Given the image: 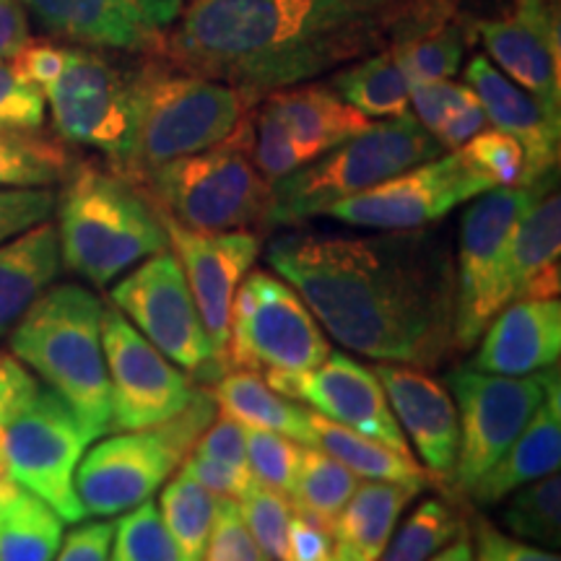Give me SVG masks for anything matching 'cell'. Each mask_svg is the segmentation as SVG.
Instances as JSON below:
<instances>
[{
	"instance_id": "obj_42",
	"label": "cell",
	"mask_w": 561,
	"mask_h": 561,
	"mask_svg": "<svg viewBox=\"0 0 561 561\" xmlns=\"http://www.w3.org/2000/svg\"><path fill=\"white\" fill-rule=\"evenodd\" d=\"M455 151H460L462 159L494 187L525 185V151L507 133L483 128Z\"/></svg>"
},
{
	"instance_id": "obj_12",
	"label": "cell",
	"mask_w": 561,
	"mask_h": 561,
	"mask_svg": "<svg viewBox=\"0 0 561 561\" xmlns=\"http://www.w3.org/2000/svg\"><path fill=\"white\" fill-rule=\"evenodd\" d=\"M553 377H559L557 364L553 369L523 377L489 375L473 367H458L447 375L460 424L458 460L447 481L458 494L466 496L468 489L520 437L543 403Z\"/></svg>"
},
{
	"instance_id": "obj_24",
	"label": "cell",
	"mask_w": 561,
	"mask_h": 561,
	"mask_svg": "<svg viewBox=\"0 0 561 561\" xmlns=\"http://www.w3.org/2000/svg\"><path fill=\"white\" fill-rule=\"evenodd\" d=\"M390 50L405 79L430 83L453 79L460 70L468 30L453 0H409L390 30Z\"/></svg>"
},
{
	"instance_id": "obj_54",
	"label": "cell",
	"mask_w": 561,
	"mask_h": 561,
	"mask_svg": "<svg viewBox=\"0 0 561 561\" xmlns=\"http://www.w3.org/2000/svg\"><path fill=\"white\" fill-rule=\"evenodd\" d=\"M66 62V47L50 45V42H26L21 53L13 58V66L24 79H30L39 91L55 81Z\"/></svg>"
},
{
	"instance_id": "obj_38",
	"label": "cell",
	"mask_w": 561,
	"mask_h": 561,
	"mask_svg": "<svg viewBox=\"0 0 561 561\" xmlns=\"http://www.w3.org/2000/svg\"><path fill=\"white\" fill-rule=\"evenodd\" d=\"M462 528H466V520L460 512L450 502L432 496L416 504L405 523H398L377 561H430Z\"/></svg>"
},
{
	"instance_id": "obj_49",
	"label": "cell",
	"mask_w": 561,
	"mask_h": 561,
	"mask_svg": "<svg viewBox=\"0 0 561 561\" xmlns=\"http://www.w3.org/2000/svg\"><path fill=\"white\" fill-rule=\"evenodd\" d=\"M473 561H561L557 551L538 549L520 538L507 536L486 520L476 523Z\"/></svg>"
},
{
	"instance_id": "obj_27",
	"label": "cell",
	"mask_w": 561,
	"mask_h": 561,
	"mask_svg": "<svg viewBox=\"0 0 561 561\" xmlns=\"http://www.w3.org/2000/svg\"><path fill=\"white\" fill-rule=\"evenodd\" d=\"M561 289V198L546 191L517 221L510 244V301L553 299Z\"/></svg>"
},
{
	"instance_id": "obj_55",
	"label": "cell",
	"mask_w": 561,
	"mask_h": 561,
	"mask_svg": "<svg viewBox=\"0 0 561 561\" xmlns=\"http://www.w3.org/2000/svg\"><path fill=\"white\" fill-rule=\"evenodd\" d=\"M26 42H30V21L21 0H0V60L16 58Z\"/></svg>"
},
{
	"instance_id": "obj_31",
	"label": "cell",
	"mask_w": 561,
	"mask_h": 561,
	"mask_svg": "<svg viewBox=\"0 0 561 561\" xmlns=\"http://www.w3.org/2000/svg\"><path fill=\"white\" fill-rule=\"evenodd\" d=\"M310 421L320 450L333 455L335 460H341L359 479L392 481L416 489H426L432 483L430 471H424L409 455L392 450V447L371 437H364V434L348 430V426L335 424V421L320 416L312 409Z\"/></svg>"
},
{
	"instance_id": "obj_20",
	"label": "cell",
	"mask_w": 561,
	"mask_h": 561,
	"mask_svg": "<svg viewBox=\"0 0 561 561\" xmlns=\"http://www.w3.org/2000/svg\"><path fill=\"white\" fill-rule=\"evenodd\" d=\"M486 58L553 115H561L559 16L549 0H512L500 19L479 21Z\"/></svg>"
},
{
	"instance_id": "obj_45",
	"label": "cell",
	"mask_w": 561,
	"mask_h": 561,
	"mask_svg": "<svg viewBox=\"0 0 561 561\" xmlns=\"http://www.w3.org/2000/svg\"><path fill=\"white\" fill-rule=\"evenodd\" d=\"M203 561H268L255 538L250 536L237 500L219 496Z\"/></svg>"
},
{
	"instance_id": "obj_34",
	"label": "cell",
	"mask_w": 561,
	"mask_h": 561,
	"mask_svg": "<svg viewBox=\"0 0 561 561\" xmlns=\"http://www.w3.org/2000/svg\"><path fill=\"white\" fill-rule=\"evenodd\" d=\"M359 483V476L351 473L333 455L322 453L320 447H305L289 502L294 512L310 517L325 530H333Z\"/></svg>"
},
{
	"instance_id": "obj_37",
	"label": "cell",
	"mask_w": 561,
	"mask_h": 561,
	"mask_svg": "<svg viewBox=\"0 0 561 561\" xmlns=\"http://www.w3.org/2000/svg\"><path fill=\"white\" fill-rule=\"evenodd\" d=\"M70 157L37 133L0 130V187H53L66 180Z\"/></svg>"
},
{
	"instance_id": "obj_41",
	"label": "cell",
	"mask_w": 561,
	"mask_h": 561,
	"mask_svg": "<svg viewBox=\"0 0 561 561\" xmlns=\"http://www.w3.org/2000/svg\"><path fill=\"white\" fill-rule=\"evenodd\" d=\"M244 447H248V466L255 481L278 494L291 496L305 445L284 434L244 426Z\"/></svg>"
},
{
	"instance_id": "obj_13",
	"label": "cell",
	"mask_w": 561,
	"mask_h": 561,
	"mask_svg": "<svg viewBox=\"0 0 561 561\" xmlns=\"http://www.w3.org/2000/svg\"><path fill=\"white\" fill-rule=\"evenodd\" d=\"M89 434L66 401L45 385L13 413L3 434L5 466L13 483L39 496L62 523L87 520L76 494V468L89 447Z\"/></svg>"
},
{
	"instance_id": "obj_2",
	"label": "cell",
	"mask_w": 561,
	"mask_h": 561,
	"mask_svg": "<svg viewBox=\"0 0 561 561\" xmlns=\"http://www.w3.org/2000/svg\"><path fill=\"white\" fill-rule=\"evenodd\" d=\"M409 0H185L157 55L257 104L388 45Z\"/></svg>"
},
{
	"instance_id": "obj_11",
	"label": "cell",
	"mask_w": 561,
	"mask_h": 561,
	"mask_svg": "<svg viewBox=\"0 0 561 561\" xmlns=\"http://www.w3.org/2000/svg\"><path fill=\"white\" fill-rule=\"evenodd\" d=\"M110 305L193 380L210 385L229 371L210 346L185 271L172 250L146 257L117 278Z\"/></svg>"
},
{
	"instance_id": "obj_7",
	"label": "cell",
	"mask_w": 561,
	"mask_h": 561,
	"mask_svg": "<svg viewBox=\"0 0 561 561\" xmlns=\"http://www.w3.org/2000/svg\"><path fill=\"white\" fill-rule=\"evenodd\" d=\"M149 201L193 231L268 227L271 182L252 161L248 117L219 146L157 167L138 182Z\"/></svg>"
},
{
	"instance_id": "obj_1",
	"label": "cell",
	"mask_w": 561,
	"mask_h": 561,
	"mask_svg": "<svg viewBox=\"0 0 561 561\" xmlns=\"http://www.w3.org/2000/svg\"><path fill=\"white\" fill-rule=\"evenodd\" d=\"M265 261L325 333L377 362L434 369L455 351V261L424 229L377 237L297 231Z\"/></svg>"
},
{
	"instance_id": "obj_39",
	"label": "cell",
	"mask_w": 561,
	"mask_h": 561,
	"mask_svg": "<svg viewBox=\"0 0 561 561\" xmlns=\"http://www.w3.org/2000/svg\"><path fill=\"white\" fill-rule=\"evenodd\" d=\"M110 561H182L161 520L157 502L146 500L138 507L123 512L121 520L115 523Z\"/></svg>"
},
{
	"instance_id": "obj_57",
	"label": "cell",
	"mask_w": 561,
	"mask_h": 561,
	"mask_svg": "<svg viewBox=\"0 0 561 561\" xmlns=\"http://www.w3.org/2000/svg\"><path fill=\"white\" fill-rule=\"evenodd\" d=\"M430 561H473V538L462 528L450 543H445Z\"/></svg>"
},
{
	"instance_id": "obj_44",
	"label": "cell",
	"mask_w": 561,
	"mask_h": 561,
	"mask_svg": "<svg viewBox=\"0 0 561 561\" xmlns=\"http://www.w3.org/2000/svg\"><path fill=\"white\" fill-rule=\"evenodd\" d=\"M45 96L13 62L0 60V130L39 133L45 125Z\"/></svg>"
},
{
	"instance_id": "obj_32",
	"label": "cell",
	"mask_w": 561,
	"mask_h": 561,
	"mask_svg": "<svg viewBox=\"0 0 561 561\" xmlns=\"http://www.w3.org/2000/svg\"><path fill=\"white\" fill-rule=\"evenodd\" d=\"M331 89L369 121H390L411 112V81L388 45L339 70Z\"/></svg>"
},
{
	"instance_id": "obj_40",
	"label": "cell",
	"mask_w": 561,
	"mask_h": 561,
	"mask_svg": "<svg viewBox=\"0 0 561 561\" xmlns=\"http://www.w3.org/2000/svg\"><path fill=\"white\" fill-rule=\"evenodd\" d=\"M240 504V515L248 525L250 536L261 546L268 561H286L289 551V525L294 517V507L289 496L278 494L263 483L244 491L237 500Z\"/></svg>"
},
{
	"instance_id": "obj_22",
	"label": "cell",
	"mask_w": 561,
	"mask_h": 561,
	"mask_svg": "<svg viewBox=\"0 0 561 561\" xmlns=\"http://www.w3.org/2000/svg\"><path fill=\"white\" fill-rule=\"evenodd\" d=\"M466 83L479 96L486 121L507 133L525 151V185L557 174L561 115H553L536 96L510 81L486 55H473Z\"/></svg>"
},
{
	"instance_id": "obj_35",
	"label": "cell",
	"mask_w": 561,
	"mask_h": 561,
	"mask_svg": "<svg viewBox=\"0 0 561 561\" xmlns=\"http://www.w3.org/2000/svg\"><path fill=\"white\" fill-rule=\"evenodd\" d=\"M216 504L219 496L182 471L161 486L157 507L182 561H203L214 528Z\"/></svg>"
},
{
	"instance_id": "obj_48",
	"label": "cell",
	"mask_w": 561,
	"mask_h": 561,
	"mask_svg": "<svg viewBox=\"0 0 561 561\" xmlns=\"http://www.w3.org/2000/svg\"><path fill=\"white\" fill-rule=\"evenodd\" d=\"M37 385L39 382L34 380L16 356L3 354V351H0V502L19 489L11 479L9 466H5V455H3L5 426H9L13 413L30 401L32 392L37 390Z\"/></svg>"
},
{
	"instance_id": "obj_29",
	"label": "cell",
	"mask_w": 561,
	"mask_h": 561,
	"mask_svg": "<svg viewBox=\"0 0 561 561\" xmlns=\"http://www.w3.org/2000/svg\"><path fill=\"white\" fill-rule=\"evenodd\" d=\"M424 489L392 481L359 483L335 520L333 561H377L390 536Z\"/></svg>"
},
{
	"instance_id": "obj_47",
	"label": "cell",
	"mask_w": 561,
	"mask_h": 561,
	"mask_svg": "<svg viewBox=\"0 0 561 561\" xmlns=\"http://www.w3.org/2000/svg\"><path fill=\"white\" fill-rule=\"evenodd\" d=\"M55 198L50 187H0V244L50 221Z\"/></svg>"
},
{
	"instance_id": "obj_53",
	"label": "cell",
	"mask_w": 561,
	"mask_h": 561,
	"mask_svg": "<svg viewBox=\"0 0 561 561\" xmlns=\"http://www.w3.org/2000/svg\"><path fill=\"white\" fill-rule=\"evenodd\" d=\"M286 561H333V536L310 517L294 512Z\"/></svg>"
},
{
	"instance_id": "obj_6",
	"label": "cell",
	"mask_w": 561,
	"mask_h": 561,
	"mask_svg": "<svg viewBox=\"0 0 561 561\" xmlns=\"http://www.w3.org/2000/svg\"><path fill=\"white\" fill-rule=\"evenodd\" d=\"M445 153L411 112L369 123L354 138L271 185L268 227H297L351 195H359L411 167Z\"/></svg>"
},
{
	"instance_id": "obj_10",
	"label": "cell",
	"mask_w": 561,
	"mask_h": 561,
	"mask_svg": "<svg viewBox=\"0 0 561 561\" xmlns=\"http://www.w3.org/2000/svg\"><path fill=\"white\" fill-rule=\"evenodd\" d=\"M331 341L305 299L284 278L250 271L229 312V369L257 375H297L331 356Z\"/></svg>"
},
{
	"instance_id": "obj_18",
	"label": "cell",
	"mask_w": 561,
	"mask_h": 561,
	"mask_svg": "<svg viewBox=\"0 0 561 561\" xmlns=\"http://www.w3.org/2000/svg\"><path fill=\"white\" fill-rule=\"evenodd\" d=\"M265 382L289 401H305L314 413L409 455V439L392 416L388 398L371 367L343 351H331L318 369L297 375H265Z\"/></svg>"
},
{
	"instance_id": "obj_19",
	"label": "cell",
	"mask_w": 561,
	"mask_h": 561,
	"mask_svg": "<svg viewBox=\"0 0 561 561\" xmlns=\"http://www.w3.org/2000/svg\"><path fill=\"white\" fill-rule=\"evenodd\" d=\"M45 30L81 47L157 53L185 0H21Z\"/></svg>"
},
{
	"instance_id": "obj_23",
	"label": "cell",
	"mask_w": 561,
	"mask_h": 561,
	"mask_svg": "<svg viewBox=\"0 0 561 561\" xmlns=\"http://www.w3.org/2000/svg\"><path fill=\"white\" fill-rule=\"evenodd\" d=\"M561 354V301L515 299L504 305L479 339L471 362L489 375L523 377L559 364Z\"/></svg>"
},
{
	"instance_id": "obj_51",
	"label": "cell",
	"mask_w": 561,
	"mask_h": 561,
	"mask_svg": "<svg viewBox=\"0 0 561 561\" xmlns=\"http://www.w3.org/2000/svg\"><path fill=\"white\" fill-rule=\"evenodd\" d=\"M180 471L198 481L201 486H206L210 494L229 496V500H240L244 491L257 483L250 468H229V466H221V462L201 458V455L195 453L185 455Z\"/></svg>"
},
{
	"instance_id": "obj_36",
	"label": "cell",
	"mask_w": 561,
	"mask_h": 561,
	"mask_svg": "<svg viewBox=\"0 0 561 561\" xmlns=\"http://www.w3.org/2000/svg\"><path fill=\"white\" fill-rule=\"evenodd\" d=\"M502 525L520 541L546 546L557 551L561 546V479L559 473L525 483L504 496Z\"/></svg>"
},
{
	"instance_id": "obj_16",
	"label": "cell",
	"mask_w": 561,
	"mask_h": 561,
	"mask_svg": "<svg viewBox=\"0 0 561 561\" xmlns=\"http://www.w3.org/2000/svg\"><path fill=\"white\" fill-rule=\"evenodd\" d=\"M102 348L107 362L112 432L149 430L178 416L198 390L187 371L167 359L112 305H104L102 312Z\"/></svg>"
},
{
	"instance_id": "obj_8",
	"label": "cell",
	"mask_w": 561,
	"mask_h": 561,
	"mask_svg": "<svg viewBox=\"0 0 561 561\" xmlns=\"http://www.w3.org/2000/svg\"><path fill=\"white\" fill-rule=\"evenodd\" d=\"M216 409L210 390H195L178 416L149 430L117 432L83 453L76 494L87 517H115L153 500L216 419Z\"/></svg>"
},
{
	"instance_id": "obj_52",
	"label": "cell",
	"mask_w": 561,
	"mask_h": 561,
	"mask_svg": "<svg viewBox=\"0 0 561 561\" xmlns=\"http://www.w3.org/2000/svg\"><path fill=\"white\" fill-rule=\"evenodd\" d=\"M112 536H115V523L96 520L76 525L62 543L53 561H110Z\"/></svg>"
},
{
	"instance_id": "obj_46",
	"label": "cell",
	"mask_w": 561,
	"mask_h": 561,
	"mask_svg": "<svg viewBox=\"0 0 561 561\" xmlns=\"http://www.w3.org/2000/svg\"><path fill=\"white\" fill-rule=\"evenodd\" d=\"M479 102L473 89L468 83H455L453 79L445 81H430V83H413L411 87V115L424 125L426 130L437 138L455 112L466 110L468 104Z\"/></svg>"
},
{
	"instance_id": "obj_30",
	"label": "cell",
	"mask_w": 561,
	"mask_h": 561,
	"mask_svg": "<svg viewBox=\"0 0 561 561\" xmlns=\"http://www.w3.org/2000/svg\"><path fill=\"white\" fill-rule=\"evenodd\" d=\"M210 396H214L224 416L240 421L242 426L268 430L284 434V437L299 442L305 447H318L310 409L280 396L257 371L229 369L227 375H221L214 382Z\"/></svg>"
},
{
	"instance_id": "obj_17",
	"label": "cell",
	"mask_w": 561,
	"mask_h": 561,
	"mask_svg": "<svg viewBox=\"0 0 561 561\" xmlns=\"http://www.w3.org/2000/svg\"><path fill=\"white\" fill-rule=\"evenodd\" d=\"M159 216L167 237H170V250L178 255L182 271H185L210 346L227 364L231 301H234L242 278L248 276L261 255V237L252 229L193 231L180 227L161 210Z\"/></svg>"
},
{
	"instance_id": "obj_15",
	"label": "cell",
	"mask_w": 561,
	"mask_h": 561,
	"mask_svg": "<svg viewBox=\"0 0 561 561\" xmlns=\"http://www.w3.org/2000/svg\"><path fill=\"white\" fill-rule=\"evenodd\" d=\"M491 187L494 185L483 180L460 151H450L339 201L325 210V216L362 229H426Z\"/></svg>"
},
{
	"instance_id": "obj_56",
	"label": "cell",
	"mask_w": 561,
	"mask_h": 561,
	"mask_svg": "<svg viewBox=\"0 0 561 561\" xmlns=\"http://www.w3.org/2000/svg\"><path fill=\"white\" fill-rule=\"evenodd\" d=\"M489 121H486V112H483L481 102L476 104H468L466 110L455 112V115L442 125V130L437 133V140L442 144V149H460L462 144H468L476 133H481L486 128Z\"/></svg>"
},
{
	"instance_id": "obj_4",
	"label": "cell",
	"mask_w": 561,
	"mask_h": 561,
	"mask_svg": "<svg viewBox=\"0 0 561 561\" xmlns=\"http://www.w3.org/2000/svg\"><path fill=\"white\" fill-rule=\"evenodd\" d=\"M102 312V299L87 286L58 284L9 333L11 354L68 403L91 442L112 432Z\"/></svg>"
},
{
	"instance_id": "obj_21",
	"label": "cell",
	"mask_w": 561,
	"mask_h": 561,
	"mask_svg": "<svg viewBox=\"0 0 561 561\" xmlns=\"http://www.w3.org/2000/svg\"><path fill=\"white\" fill-rule=\"evenodd\" d=\"M401 432L416 447L419 460L437 479H450L458 460L460 424L453 396L426 369L380 362L371 367Z\"/></svg>"
},
{
	"instance_id": "obj_14",
	"label": "cell",
	"mask_w": 561,
	"mask_h": 561,
	"mask_svg": "<svg viewBox=\"0 0 561 561\" xmlns=\"http://www.w3.org/2000/svg\"><path fill=\"white\" fill-rule=\"evenodd\" d=\"M42 96L58 136L104 153L117 172L130 140L136 70L115 66L91 47H66V62Z\"/></svg>"
},
{
	"instance_id": "obj_50",
	"label": "cell",
	"mask_w": 561,
	"mask_h": 561,
	"mask_svg": "<svg viewBox=\"0 0 561 561\" xmlns=\"http://www.w3.org/2000/svg\"><path fill=\"white\" fill-rule=\"evenodd\" d=\"M191 453L229 468H250L248 447H244V426L229 416L214 419V424L206 426V432L201 434Z\"/></svg>"
},
{
	"instance_id": "obj_9",
	"label": "cell",
	"mask_w": 561,
	"mask_h": 561,
	"mask_svg": "<svg viewBox=\"0 0 561 561\" xmlns=\"http://www.w3.org/2000/svg\"><path fill=\"white\" fill-rule=\"evenodd\" d=\"M557 174L533 185L491 187L468 201L460 219L458 255H455V351L473 348L494 320L510 305V244L517 221L546 191Z\"/></svg>"
},
{
	"instance_id": "obj_43",
	"label": "cell",
	"mask_w": 561,
	"mask_h": 561,
	"mask_svg": "<svg viewBox=\"0 0 561 561\" xmlns=\"http://www.w3.org/2000/svg\"><path fill=\"white\" fill-rule=\"evenodd\" d=\"M252 161L271 185L289 178L291 172L307 164L299 146L294 144L291 133L284 128V123L265 104H261V112L255 117V130H252Z\"/></svg>"
},
{
	"instance_id": "obj_33",
	"label": "cell",
	"mask_w": 561,
	"mask_h": 561,
	"mask_svg": "<svg viewBox=\"0 0 561 561\" xmlns=\"http://www.w3.org/2000/svg\"><path fill=\"white\" fill-rule=\"evenodd\" d=\"M62 543V517L26 489L0 502V561H53Z\"/></svg>"
},
{
	"instance_id": "obj_26",
	"label": "cell",
	"mask_w": 561,
	"mask_h": 561,
	"mask_svg": "<svg viewBox=\"0 0 561 561\" xmlns=\"http://www.w3.org/2000/svg\"><path fill=\"white\" fill-rule=\"evenodd\" d=\"M261 102L291 133L307 164L341 146L343 140L354 138L371 123L359 110L343 102L331 87H318V83L273 91Z\"/></svg>"
},
{
	"instance_id": "obj_28",
	"label": "cell",
	"mask_w": 561,
	"mask_h": 561,
	"mask_svg": "<svg viewBox=\"0 0 561 561\" xmlns=\"http://www.w3.org/2000/svg\"><path fill=\"white\" fill-rule=\"evenodd\" d=\"M60 268L58 229L50 221L0 244V339L50 289Z\"/></svg>"
},
{
	"instance_id": "obj_25",
	"label": "cell",
	"mask_w": 561,
	"mask_h": 561,
	"mask_svg": "<svg viewBox=\"0 0 561 561\" xmlns=\"http://www.w3.org/2000/svg\"><path fill=\"white\" fill-rule=\"evenodd\" d=\"M561 466V382L553 377L543 403L533 413L528 426L520 432L507 453L502 455L479 481L468 489V500L476 507H496L515 489L543 476L559 473Z\"/></svg>"
},
{
	"instance_id": "obj_3",
	"label": "cell",
	"mask_w": 561,
	"mask_h": 561,
	"mask_svg": "<svg viewBox=\"0 0 561 561\" xmlns=\"http://www.w3.org/2000/svg\"><path fill=\"white\" fill-rule=\"evenodd\" d=\"M55 210L62 265L100 289L146 257L170 250L157 206L136 182L117 172L70 167Z\"/></svg>"
},
{
	"instance_id": "obj_5",
	"label": "cell",
	"mask_w": 561,
	"mask_h": 561,
	"mask_svg": "<svg viewBox=\"0 0 561 561\" xmlns=\"http://www.w3.org/2000/svg\"><path fill=\"white\" fill-rule=\"evenodd\" d=\"M250 107L248 96L221 81L167 62L138 68L130 140L117 174L140 182L167 161L219 146L240 128Z\"/></svg>"
}]
</instances>
